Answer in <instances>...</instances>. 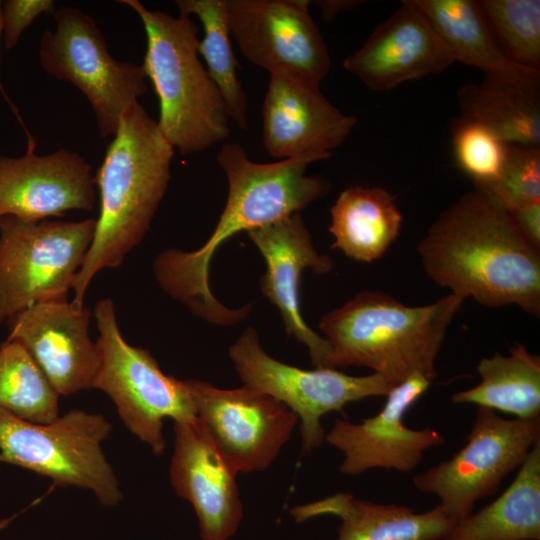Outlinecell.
Returning <instances> with one entry per match:
<instances>
[{
  "label": "cell",
  "instance_id": "1",
  "mask_svg": "<svg viewBox=\"0 0 540 540\" xmlns=\"http://www.w3.org/2000/svg\"><path fill=\"white\" fill-rule=\"evenodd\" d=\"M426 275L465 300L540 316V248L476 189L449 205L418 244Z\"/></svg>",
  "mask_w": 540,
  "mask_h": 540
},
{
  "label": "cell",
  "instance_id": "2",
  "mask_svg": "<svg viewBox=\"0 0 540 540\" xmlns=\"http://www.w3.org/2000/svg\"><path fill=\"white\" fill-rule=\"evenodd\" d=\"M173 156L174 148L139 102L122 115L94 176L99 216L73 282L71 301L76 306H84L95 275L119 267L145 237L167 190Z\"/></svg>",
  "mask_w": 540,
  "mask_h": 540
},
{
  "label": "cell",
  "instance_id": "3",
  "mask_svg": "<svg viewBox=\"0 0 540 540\" xmlns=\"http://www.w3.org/2000/svg\"><path fill=\"white\" fill-rule=\"evenodd\" d=\"M464 301L449 293L407 306L386 293L362 291L320 319L330 367L369 368L393 385L414 375L433 381L448 327Z\"/></svg>",
  "mask_w": 540,
  "mask_h": 540
},
{
  "label": "cell",
  "instance_id": "4",
  "mask_svg": "<svg viewBox=\"0 0 540 540\" xmlns=\"http://www.w3.org/2000/svg\"><path fill=\"white\" fill-rule=\"evenodd\" d=\"M136 12L146 33L143 69L159 100L161 134L181 154L205 151L230 134L224 100L199 59L197 27L190 16L147 9L119 0Z\"/></svg>",
  "mask_w": 540,
  "mask_h": 540
},
{
  "label": "cell",
  "instance_id": "5",
  "mask_svg": "<svg viewBox=\"0 0 540 540\" xmlns=\"http://www.w3.org/2000/svg\"><path fill=\"white\" fill-rule=\"evenodd\" d=\"M216 159L228 182L225 207L206 243L179 255L182 272L196 282L209 279L210 262L227 239L299 213L331 187L325 177L306 175L308 165L315 162L312 158L257 163L240 144L225 143Z\"/></svg>",
  "mask_w": 540,
  "mask_h": 540
},
{
  "label": "cell",
  "instance_id": "6",
  "mask_svg": "<svg viewBox=\"0 0 540 540\" xmlns=\"http://www.w3.org/2000/svg\"><path fill=\"white\" fill-rule=\"evenodd\" d=\"M112 424L99 413L73 409L48 423H33L0 409V462L91 491L105 506L122 499L102 443Z\"/></svg>",
  "mask_w": 540,
  "mask_h": 540
},
{
  "label": "cell",
  "instance_id": "7",
  "mask_svg": "<svg viewBox=\"0 0 540 540\" xmlns=\"http://www.w3.org/2000/svg\"><path fill=\"white\" fill-rule=\"evenodd\" d=\"M93 315L100 365L92 388L105 392L127 429L161 456L166 447L164 419L179 422L196 418L186 382L164 374L148 350L124 339L112 299L99 300Z\"/></svg>",
  "mask_w": 540,
  "mask_h": 540
},
{
  "label": "cell",
  "instance_id": "8",
  "mask_svg": "<svg viewBox=\"0 0 540 540\" xmlns=\"http://www.w3.org/2000/svg\"><path fill=\"white\" fill-rule=\"evenodd\" d=\"M95 226L94 218L0 217V324L36 303L67 300Z\"/></svg>",
  "mask_w": 540,
  "mask_h": 540
},
{
  "label": "cell",
  "instance_id": "9",
  "mask_svg": "<svg viewBox=\"0 0 540 540\" xmlns=\"http://www.w3.org/2000/svg\"><path fill=\"white\" fill-rule=\"evenodd\" d=\"M53 16L55 30L44 31L40 40L41 66L87 98L102 138L114 136L122 115L147 91L142 65L113 58L103 33L87 13L62 6Z\"/></svg>",
  "mask_w": 540,
  "mask_h": 540
},
{
  "label": "cell",
  "instance_id": "10",
  "mask_svg": "<svg viewBox=\"0 0 540 540\" xmlns=\"http://www.w3.org/2000/svg\"><path fill=\"white\" fill-rule=\"evenodd\" d=\"M229 357L243 385L274 397L297 415L304 452L324 442V415L351 402L386 396L395 386L377 373L352 376L336 368L306 370L283 363L265 352L253 328L230 346Z\"/></svg>",
  "mask_w": 540,
  "mask_h": 540
},
{
  "label": "cell",
  "instance_id": "11",
  "mask_svg": "<svg viewBox=\"0 0 540 540\" xmlns=\"http://www.w3.org/2000/svg\"><path fill=\"white\" fill-rule=\"evenodd\" d=\"M539 440L540 418L505 419L478 407L466 444L450 459L416 475L413 483L437 496L438 506L456 524L473 513L479 499L498 490Z\"/></svg>",
  "mask_w": 540,
  "mask_h": 540
},
{
  "label": "cell",
  "instance_id": "12",
  "mask_svg": "<svg viewBox=\"0 0 540 540\" xmlns=\"http://www.w3.org/2000/svg\"><path fill=\"white\" fill-rule=\"evenodd\" d=\"M185 382L197 420L238 474L266 470L299 422L282 402L249 386L221 389L199 380Z\"/></svg>",
  "mask_w": 540,
  "mask_h": 540
},
{
  "label": "cell",
  "instance_id": "13",
  "mask_svg": "<svg viewBox=\"0 0 540 540\" xmlns=\"http://www.w3.org/2000/svg\"><path fill=\"white\" fill-rule=\"evenodd\" d=\"M308 0H225L231 37L270 75L320 85L331 60Z\"/></svg>",
  "mask_w": 540,
  "mask_h": 540
},
{
  "label": "cell",
  "instance_id": "14",
  "mask_svg": "<svg viewBox=\"0 0 540 540\" xmlns=\"http://www.w3.org/2000/svg\"><path fill=\"white\" fill-rule=\"evenodd\" d=\"M431 383L414 375L388 392L385 404L374 416L358 423L336 418L324 441L343 453L340 472L354 476L382 468L409 473L427 450L443 445L444 437L436 430L412 429L404 423L406 412Z\"/></svg>",
  "mask_w": 540,
  "mask_h": 540
},
{
  "label": "cell",
  "instance_id": "15",
  "mask_svg": "<svg viewBox=\"0 0 540 540\" xmlns=\"http://www.w3.org/2000/svg\"><path fill=\"white\" fill-rule=\"evenodd\" d=\"M91 312L68 300L36 303L11 317L6 340L21 343L59 396L93 387L100 365Z\"/></svg>",
  "mask_w": 540,
  "mask_h": 540
},
{
  "label": "cell",
  "instance_id": "16",
  "mask_svg": "<svg viewBox=\"0 0 540 540\" xmlns=\"http://www.w3.org/2000/svg\"><path fill=\"white\" fill-rule=\"evenodd\" d=\"M357 122L333 106L320 85L270 75L262 105V141L272 157L326 159Z\"/></svg>",
  "mask_w": 540,
  "mask_h": 540
},
{
  "label": "cell",
  "instance_id": "17",
  "mask_svg": "<svg viewBox=\"0 0 540 540\" xmlns=\"http://www.w3.org/2000/svg\"><path fill=\"white\" fill-rule=\"evenodd\" d=\"M95 203L92 167L79 154L60 148L46 155H0V217L41 221L91 211Z\"/></svg>",
  "mask_w": 540,
  "mask_h": 540
},
{
  "label": "cell",
  "instance_id": "18",
  "mask_svg": "<svg viewBox=\"0 0 540 540\" xmlns=\"http://www.w3.org/2000/svg\"><path fill=\"white\" fill-rule=\"evenodd\" d=\"M173 429L172 487L193 506L202 540H228L243 518L238 473L197 418L174 422Z\"/></svg>",
  "mask_w": 540,
  "mask_h": 540
},
{
  "label": "cell",
  "instance_id": "19",
  "mask_svg": "<svg viewBox=\"0 0 540 540\" xmlns=\"http://www.w3.org/2000/svg\"><path fill=\"white\" fill-rule=\"evenodd\" d=\"M454 62L427 17L413 0H404L343 66L369 89L387 91L442 72Z\"/></svg>",
  "mask_w": 540,
  "mask_h": 540
},
{
  "label": "cell",
  "instance_id": "20",
  "mask_svg": "<svg viewBox=\"0 0 540 540\" xmlns=\"http://www.w3.org/2000/svg\"><path fill=\"white\" fill-rule=\"evenodd\" d=\"M247 233L266 262L262 293L279 309L287 335L307 346L315 367H330L327 340L307 325L300 312L299 284L305 269L329 272L331 258L315 249L299 213Z\"/></svg>",
  "mask_w": 540,
  "mask_h": 540
},
{
  "label": "cell",
  "instance_id": "21",
  "mask_svg": "<svg viewBox=\"0 0 540 540\" xmlns=\"http://www.w3.org/2000/svg\"><path fill=\"white\" fill-rule=\"evenodd\" d=\"M296 522L321 515L340 518L337 540H441L455 523L439 506L417 512L395 504L361 500L336 493L290 509Z\"/></svg>",
  "mask_w": 540,
  "mask_h": 540
},
{
  "label": "cell",
  "instance_id": "22",
  "mask_svg": "<svg viewBox=\"0 0 540 540\" xmlns=\"http://www.w3.org/2000/svg\"><path fill=\"white\" fill-rule=\"evenodd\" d=\"M427 17L454 61L484 72L485 77L540 91V70L519 66L496 44L477 1L413 0Z\"/></svg>",
  "mask_w": 540,
  "mask_h": 540
},
{
  "label": "cell",
  "instance_id": "23",
  "mask_svg": "<svg viewBox=\"0 0 540 540\" xmlns=\"http://www.w3.org/2000/svg\"><path fill=\"white\" fill-rule=\"evenodd\" d=\"M401 225L402 214L387 190L350 186L331 208V248L356 261L370 263L386 253Z\"/></svg>",
  "mask_w": 540,
  "mask_h": 540
},
{
  "label": "cell",
  "instance_id": "24",
  "mask_svg": "<svg viewBox=\"0 0 540 540\" xmlns=\"http://www.w3.org/2000/svg\"><path fill=\"white\" fill-rule=\"evenodd\" d=\"M441 540H540V440L507 489Z\"/></svg>",
  "mask_w": 540,
  "mask_h": 540
},
{
  "label": "cell",
  "instance_id": "25",
  "mask_svg": "<svg viewBox=\"0 0 540 540\" xmlns=\"http://www.w3.org/2000/svg\"><path fill=\"white\" fill-rule=\"evenodd\" d=\"M480 382L456 392V404H475L513 414L517 419L540 418V358L516 343L509 355L494 352L477 365Z\"/></svg>",
  "mask_w": 540,
  "mask_h": 540
},
{
  "label": "cell",
  "instance_id": "26",
  "mask_svg": "<svg viewBox=\"0 0 540 540\" xmlns=\"http://www.w3.org/2000/svg\"><path fill=\"white\" fill-rule=\"evenodd\" d=\"M460 117L477 122L508 144L539 146L540 91L485 77L457 92Z\"/></svg>",
  "mask_w": 540,
  "mask_h": 540
},
{
  "label": "cell",
  "instance_id": "27",
  "mask_svg": "<svg viewBox=\"0 0 540 540\" xmlns=\"http://www.w3.org/2000/svg\"><path fill=\"white\" fill-rule=\"evenodd\" d=\"M175 3L181 15H195L200 20L204 35L199 40L198 53L206 62V69L224 100L229 118L239 128L247 129V99L237 75L225 0H176Z\"/></svg>",
  "mask_w": 540,
  "mask_h": 540
},
{
  "label": "cell",
  "instance_id": "28",
  "mask_svg": "<svg viewBox=\"0 0 540 540\" xmlns=\"http://www.w3.org/2000/svg\"><path fill=\"white\" fill-rule=\"evenodd\" d=\"M0 409L33 423L59 416V395L25 347L13 340L0 345Z\"/></svg>",
  "mask_w": 540,
  "mask_h": 540
},
{
  "label": "cell",
  "instance_id": "29",
  "mask_svg": "<svg viewBox=\"0 0 540 540\" xmlns=\"http://www.w3.org/2000/svg\"><path fill=\"white\" fill-rule=\"evenodd\" d=\"M502 53L511 62L540 70V1H477Z\"/></svg>",
  "mask_w": 540,
  "mask_h": 540
},
{
  "label": "cell",
  "instance_id": "30",
  "mask_svg": "<svg viewBox=\"0 0 540 540\" xmlns=\"http://www.w3.org/2000/svg\"><path fill=\"white\" fill-rule=\"evenodd\" d=\"M474 189L507 212L540 203V147L509 144L499 176Z\"/></svg>",
  "mask_w": 540,
  "mask_h": 540
},
{
  "label": "cell",
  "instance_id": "31",
  "mask_svg": "<svg viewBox=\"0 0 540 540\" xmlns=\"http://www.w3.org/2000/svg\"><path fill=\"white\" fill-rule=\"evenodd\" d=\"M451 132L457 166L473 185L494 181L505 164L509 144L489 128L462 117L453 122Z\"/></svg>",
  "mask_w": 540,
  "mask_h": 540
},
{
  "label": "cell",
  "instance_id": "32",
  "mask_svg": "<svg viewBox=\"0 0 540 540\" xmlns=\"http://www.w3.org/2000/svg\"><path fill=\"white\" fill-rule=\"evenodd\" d=\"M53 0H5L1 2L2 38L10 50L23 31L41 14H54Z\"/></svg>",
  "mask_w": 540,
  "mask_h": 540
},
{
  "label": "cell",
  "instance_id": "33",
  "mask_svg": "<svg viewBox=\"0 0 540 540\" xmlns=\"http://www.w3.org/2000/svg\"><path fill=\"white\" fill-rule=\"evenodd\" d=\"M520 232L540 248V203L508 212Z\"/></svg>",
  "mask_w": 540,
  "mask_h": 540
},
{
  "label": "cell",
  "instance_id": "34",
  "mask_svg": "<svg viewBox=\"0 0 540 540\" xmlns=\"http://www.w3.org/2000/svg\"><path fill=\"white\" fill-rule=\"evenodd\" d=\"M354 1H319L317 5L322 9L323 18L329 21L340 9H348L357 5Z\"/></svg>",
  "mask_w": 540,
  "mask_h": 540
},
{
  "label": "cell",
  "instance_id": "35",
  "mask_svg": "<svg viewBox=\"0 0 540 540\" xmlns=\"http://www.w3.org/2000/svg\"><path fill=\"white\" fill-rule=\"evenodd\" d=\"M13 518H8V519H4L0 522V531L2 529H4L11 521H12Z\"/></svg>",
  "mask_w": 540,
  "mask_h": 540
},
{
  "label": "cell",
  "instance_id": "36",
  "mask_svg": "<svg viewBox=\"0 0 540 540\" xmlns=\"http://www.w3.org/2000/svg\"><path fill=\"white\" fill-rule=\"evenodd\" d=\"M1 2L0 1V41H1V38H2V21H1ZM0 90L2 91V86H1V83H0Z\"/></svg>",
  "mask_w": 540,
  "mask_h": 540
}]
</instances>
